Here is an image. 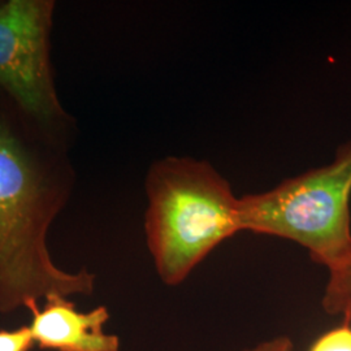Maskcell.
<instances>
[{
	"label": "cell",
	"instance_id": "obj_2",
	"mask_svg": "<svg viewBox=\"0 0 351 351\" xmlns=\"http://www.w3.org/2000/svg\"><path fill=\"white\" fill-rule=\"evenodd\" d=\"M145 189L146 242L155 269L168 287L184 282L215 247L242 232L239 197L206 160H156Z\"/></svg>",
	"mask_w": 351,
	"mask_h": 351
},
{
	"label": "cell",
	"instance_id": "obj_8",
	"mask_svg": "<svg viewBox=\"0 0 351 351\" xmlns=\"http://www.w3.org/2000/svg\"><path fill=\"white\" fill-rule=\"evenodd\" d=\"M34 346L29 326L13 330L0 329V351H32Z\"/></svg>",
	"mask_w": 351,
	"mask_h": 351
},
{
	"label": "cell",
	"instance_id": "obj_3",
	"mask_svg": "<svg viewBox=\"0 0 351 351\" xmlns=\"http://www.w3.org/2000/svg\"><path fill=\"white\" fill-rule=\"evenodd\" d=\"M351 141L326 165L239 198L242 232L293 241L329 271L351 256Z\"/></svg>",
	"mask_w": 351,
	"mask_h": 351
},
{
	"label": "cell",
	"instance_id": "obj_6",
	"mask_svg": "<svg viewBox=\"0 0 351 351\" xmlns=\"http://www.w3.org/2000/svg\"><path fill=\"white\" fill-rule=\"evenodd\" d=\"M322 306L326 314L342 316L351 326V256L329 271Z\"/></svg>",
	"mask_w": 351,
	"mask_h": 351
},
{
	"label": "cell",
	"instance_id": "obj_9",
	"mask_svg": "<svg viewBox=\"0 0 351 351\" xmlns=\"http://www.w3.org/2000/svg\"><path fill=\"white\" fill-rule=\"evenodd\" d=\"M243 351H294V343L287 336H278L275 339L263 341L256 346Z\"/></svg>",
	"mask_w": 351,
	"mask_h": 351
},
{
	"label": "cell",
	"instance_id": "obj_4",
	"mask_svg": "<svg viewBox=\"0 0 351 351\" xmlns=\"http://www.w3.org/2000/svg\"><path fill=\"white\" fill-rule=\"evenodd\" d=\"M53 0L0 3V90L66 147L75 142V120L58 95L51 62Z\"/></svg>",
	"mask_w": 351,
	"mask_h": 351
},
{
	"label": "cell",
	"instance_id": "obj_1",
	"mask_svg": "<svg viewBox=\"0 0 351 351\" xmlns=\"http://www.w3.org/2000/svg\"><path fill=\"white\" fill-rule=\"evenodd\" d=\"M71 149L0 90V313L50 295H90L95 275L52 261L51 226L75 189Z\"/></svg>",
	"mask_w": 351,
	"mask_h": 351
},
{
	"label": "cell",
	"instance_id": "obj_7",
	"mask_svg": "<svg viewBox=\"0 0 351 351\" xmlns=\"http://www.w3.org/2000/svg\"><path fill=\"white\" fill-rule=\"evenodd\" d=\"M308 351H351V326H336L315 341Z\"/></svg>",
	"mask_w": 351,
	"mask_h": 351
},
{
	"label": "cell",
	"instance_id": "obj_5",
	"mask_svg": "<svg viewBox=\"0 0 351 351\" xmlns=\"http://www.w3.org/2000/svg\"><path fill=\"white\" fill-rule=\"evenodd\" d=\"M69 297L50 295L45 304L30 303L29 329L34 345L49 351H119L120 339L104 332L110 320L107 307L80 313Z\"/></svg>",
	"mask_w": 351,
	"mask_h": 351
}]
</instances>
